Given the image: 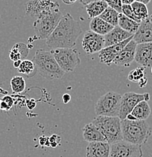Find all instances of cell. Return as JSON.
Here are the masks:
<instances>
[{
  "instance_id": "1",
  "label": "cell",
  "mask_w": 152,
  "mask_h": 157,
  "mask_svg": "<svg viewBox=\"0 0 152 157\" xmlns=\"http://www.w3.org/2000/svg\"><path fill=\"white\" fill-rule=\"evenodd\" d=\"M82 33L80 24L70 13H67L62 16L57 27L45 40V44L52 49L72 48L76 45Z\"/></svg>"
},
{
  "instance_id": "2",
  "label": "cell",
  "mask_w": 152,
  "mask_h": 157,
  "mask_svg": "<svg viewBox=\"0 0 152 157\" xmlns=\"http://www.w3.org/2000/svg\"><path fill=\"white\" fill-rule=\"evenodd\" d=\"M123 140L142 146L151 135V128L146 120H121Z\"/></svg>"
},
{
  "instance_id": "3",
  "label": "cell",
  "mask_w": 152,
  "mask_h": 157,
  "mask_svg": "<svg viewBox=\"0 0 152 157\" xmlns=\"http://www.w3.org/2000/svg\"><path fill=\"white\" fill-rule=\"evenodd\" d=\"M33 62L39 74L47 80L59 79L65 73L58 64L52 52L49 51L37 50L33 58Z\"/></svg>"
},
{
  "instance_id": "4",
  "label": "cell",
  "mask_w": 152,
  "mask_h": 157,
  "mask_svg": "<svg viewBox=\"0 0 152 157\" xmlns=\"http://www.w3.org/2000/svg\"><path fill=\"white\" fill-rule=\"evenodd\" d=\"M92 123L99 129L105 139V141L110 145L123 140L121 120L119 117L97 116Z\"/></svg>"
},
{
  "instance_id": "5",
  "label": "cell",
  "mask_w": 152,
  "mask_h": 157,
  "mask_svg": "<svg viewBox=\"0 0 152 157\" xmlns=\"http://www.w3.org/2000/svg\"><path fill=\"white\" fill-rule=\"evenodd\" d=\"M62 16L59 8H57L37 17L33 27L38 39L46 40L57 27Z\"/></svg>"
},
{
  "instance_id": "6",
  "label": "cell",
  "mask_w": 152,
  "mask_h": 157,
  "mask_svg": "<svg viewBox=\"0 0 152 157\" xmlns=\"http://www.w3.org/2000/svg\"><path fill=\"white\" fill-rule=\"evenodd\" d=\"M121 95L114 91H108L99 98L95 106L97 116L118 117L120 112Z\"/></svg>"
},
{
  "instance_id": "7",
  "label": "cell",
  "mask_w": 152,
  "mask_h": 157,
  "mask_svg": "<svg viewBox=\"0 0 152 157\" xmlns=\"http://www.w3.org/2000/svg\"><path fill=\"white\" fill-rule=\"evenodd\" d=\"M57 63L64 73H71L80 63L79 52L76 49L56 48L51 51Z\"/></svg>"
},
{
  "instance_id": "8",
  "label": "cell",
  "mask_w": 152,
  "mask_h": 157,
  "mask_svg": "<svg viewBox=\"0 0 152 157\" xmlns=\"http://www.w3.org/2000/svg\"><path fill=\"white\" fill-rule=\"evenodd\" d=\"M150 100L149 93H144V94H138V93L130 91L127 92L121 96L120 101V112L118 117L120 120H123L127 118V116L132 112L134 107L141 101H148Z\"/></svg>"
},
{
  "instance_id": "9",
  "label": "cell",
  "mask_w": 152,
  "mask_h": 157,
  "mask_svg": "<svg viewBox=\"0 0 152 157\" xmlns=\"http://www.w3.org/2000/svg\"><path fill=\"white\" fill-rule=\"evenodd\" d=\"M142 146L132 144L124 140L111 144L109 157H142Z\"/></svg>"
},
{
  "instance_id": "10",
  "label": "cell",
  "mask_w": 152,
  "mask_h": 157,
  "mask_svg": "<svg viewBox=\"0 0 152 157\" xmlns=\"http://www.w3.org/2000/svg\"><path fill=\"white\" fill-rule=\"evenodd\" d=\"M57 8H59V3L53 0H30L26 4L25 11L27 15L37 18Z\"/></svg>"
},
{
  "instance_id": "11",
  "label": "cell",
  "mask_w": 152,
  "mask_h": 157,
  "mask_svg": "<svg viewBox=\"0 0 152 157\" xmlns=\"http://www.w3.org/2000/svg\"><path fill=\"white\" fill-rule=\"evenodd\" d=\"M82 47L89 55L99 52L104 48V37L91 30H87L83 36Z\"/></svg>"
},
{
  "instance_id": "12",
  "label": "cell",
  "mask_w": 152,
  "mask_h": 157,
  "mask_svg": "<svg viewBox=\"0 0 152 157\" xmlns=\"http://www.w3.org/2000/svg\"><path fill=\"white\" fill-rule=\"evenodd\" d=\"M133 39V36L130 38L126 39L123 42L120 43L116 44V45H111V46L106 47L104 48L102 50H101L99 52V61L101 63L110 66L111 64L114 62V59L117 57V55L120 53V52L123 50V48Z\"/></svg>"
},
{
  "instance_id": "13",
  "label": "cell",
  "mask_w": 152,
  "mask_h": 157,
  "mask_svg": "<svg viewBox=\"0 0 152 157\" xmlns=\"http://www.w3.org/2000/svg\"><path fill=\"white\" fill-rule=\"evenodd\" d=\"M135 60L141 67L147 68L152 66V42L137 44Z\"/></svg>"
},
{
  "instance_id": "14",
  "label": "cell",
  "mask_w": 152,
  "mask_h": 157,
  "mask_svg": "<svg viewBox=\"0 0 152 157\" xmlns=\"http://www.w3.org/2000/svg\"><path fill=\"white\" fill-rule=\"evenodd\" d=\"M136 42L132 39L120 52V53L117 55V57L114 59L113 63L117 66H123L126 67H129L130 64L135 60V48H136Z\"/></svg>"
},
{
  "instance_id": "15",
  "label": "cell",
  "mask_w": 152,
  "mask_h": 157,
  "mask_svg": "<svg viewBox=\"0 0 152 157\" xmlns=\"http://www.w3.org/2000/svg\"><path fill=\"white\" fill-rule=\"evenodd\" d=\"M132 39L136 44L152 42V21L149 17L140 23L139 27L133 35Z\"/></svg>"
},
{
  "instance_id": "16",
  "label": "cell",
  "mask_w": 152,
  "mask_h": 157,
  "mask_svg": "<svg viewBox=\"0 0 152 157\" xmlns=\"http://www.w3.org/2000/svg\"><path fill=\"white\" fill-rule=\"evenodd\" d=\"M133 36V34L127 32L124 29L120 28L119 26L114 27L112 30L104 36V48L116 44L120 43L126 39Z\"/></svg>"
},
{
  "instance_id": "17",
  "label": "cell",
  "mask_w": 152,
  "mask_h": 157,
  "mask_svg": "<svg viewBox=\"0 0 152 157\" xmlns=\"http://www.w3.org/2000/svg\"><path fill=\"white\" fill-rule=\"evenodd\" d=\"M111 145L106 141L92 142L86 147V157H109Z\"/></svg>"
},
{
  "instance_id": "18",
  "label": "cell",
  "mask_w": 152,
  "mask_h": 157,
  "mask_svg": "<svg viewBox=\"0 0 152 157\" xmlns=\"http://www.w3.org/2000/svg\"><path fill=\"white\" fill-rule=\"evenodd\" d=\"M83 137L84 140L87 141L88 143L105 141V139H104L102 134L99 132V129L95 126L92 122L86 124L83 127Z\"/></svg>"
},
{
  "instance_id": "19",
  "label": "cell",
  "mask_w": 152,
  "mask_h": 157,
  "mask_svg": "<svg viewBox=\"0 0 152 157\" xmlns=\"http://www.w3.org/2000/svg\"><path fill=\"white\" fill-rule=\"evenodd\" d=\"M89 28L92 32L104 36L106 34H107L111 30H112L114 27L103 21L99 17H96L92 19L90 24H89Z\"/></svg>"
},
{
  "instance_id": "20",
  "label": "cell",
  "mask_w": 152,
  "mask_h": 157,
  "mask_svg": "<svg viewBox=\"0 0 152 157\" xmlns=\"http://www.w3.org/2000/svg\"><path fill=\"white\" fill-rule=\"evenodd\" d=\"M151 113V107L148 101H141L138 103L130 114L135 118V120H146Z\"/></svg>"
},
{
  "instance_id": "21",
  "label": "cell",
  "mask_w": 152,
  "mask_h": 157,
  "mask_svg": "<svg viewBox=\"0 0 152 157\" xmlns=\"http://www.w3.org/2000/svg\"><path fill=\"white\" fill-rule=\"evenodd\" d=\"M29 47L22 42L16 43L9 52V58L13 62L25 60L29 55Z\"/></svg>"
},
{
  "instance_id": "22",
  "label": "cell",
  "mask_w": 152,
  "mask_h": 157,
  "mask_svg": "<svg viewBox=\"0 0 152 157\" xmlns=\"http://www.w3.org/2000/svg\"><path fill=\"white\" fill-rule=\"evenodd\" d=\"M107 7L108 6L104 0H98L88 4L86 6V10L89 18L92 19L99 17Z\"/></svg>"
},
{
  "instance_id": "23",
  "label": "cell",
  "mask_w": 152,
  "mask_h": 157,
  "mask_svg": "<svg viewBox=\"0 0 152 157\" xmlns=\"http://www.w3.org/2000/svg\"><path fill=\"white\" fill-rule=\"evenodd\" d=\"M138 23L132 21L129 17H126L123 14L120 13L118 16V26L120 28L132 34H135L139 27Z\"/></svg>"
},
{
  "instance_id": "24",
  "label": "cell",
  "mask_w": 152,
  "mask_h": 157,
  "mask_svg": "<svg viewBox=\"0 0 152 157\" xmlns=\"http://www.w3.org/2000/svg\"><path fill=\"white\" fill-rule=\"evenodd\" d=\"M118 16L119 13L116 10L108 6L99 16V17L114 27L118 26Z\"/></svg>"
},
{
  "instance_id": "25",
  "label": "cell",
  "mask_w": 152,
  "mask_h": 157,
  "mask_svg": "<svg viewBox=\"0 0 152 157\" xmlns=\"http://www.w3.org/2000/svg\"><path fill=\"white\" fill-rule=\"evenodd\" d=\"M131 7L136 17L141 21H145L149 17L148 9L146 5L135 1L132 4H131Z\"/></svg>"
},
{
  "instance_id": "26",
  "label": "cell",
  "mask_w": 152,
  "mask_h": 157,
  "mask_svg": "<svg viewBox=\"0 0 152 157\" xmlns=\"http://www.w3.org/2000/svg\"><path fill=\"white\" fill-rule=\"evenodd\" d=\"M18 69L19 73L26 75L28 77H32L33 75H35V72L37 71V68L33 60H26V59L21 61L20 67Z\"/></svg>"
},
{
  "instance_id": "27",
  "label": "cell",
  "mask_w": 152,
  "mask_h": 157,
  "mask_svg": "<svg viewBox=\"0 0 152 157\" xmlns=\"http://www.w3.org/2000/svg\"><path fill=\"white\" fill-rule=\"evenodd\" d=\"M10 85L12 91L16 94L22 93L26 88V82L22 76H14L11 79Z\"/></svg>"
},
{
  "instance_id": "28",
  "label": "cell",
  "mask_w": 152,
  "mask_h": 157,
  "mask_svg": "<svg viewBox=\"0 0 152 157\" xmlns=\"http://www.w3.org/2000/svg\"><path fill=\"white\" fill-rule=\"evenodd\" d=\"M145 68L143 67L134 69L129 73L128 79L132 82H138L142 78L145 77Z\"/></svg>"
},
{
  "instance_id": "29",
  "label": "cell",
  "mask_w": 152,
  "mask_h": 157,
  "mask_svg": "<svg viewBox=\"0 0 152 157\" xmlns=\"http://www.w3.org/2000/svg\"><path fill=\"white\" fill-rule=\"evenodd\" d=\"M122 14H123L126 17H129V18L132 20V21L138 23V24H140V23L142 22V21L136 17L135 13H134L133 11H132L131 5H123Z\"/></svg>"
},
{
  "instance_id": "30",
  "label": "cell",
  "mask_w": 152,
  "mask_h": 157,
  "mask_svg": "<svg viewBox=\"0 0 152 157\" xmlns=\"http://www.w3.org/2000/svg\"><path fill=\"white\" fill-rule=\"evenodd\" d=\"M109 7L112 8L120 14L122 13V2L121 0H104Z\"/></svg>"
},
{
  "instance_id": "31",
  "label": "cell",
  "mask_w": 152,
  "mask_h": 157,
  "mask_svg": "<svg viewBox=\"0 0 152 157\" xmlns=\"http://www.w3.org/2000/svg\"><path fill=\"white\" fill-rule=\"evenodd\" d=\"M49 146L55 148L59 145L60 141H61V137L54 134L50 137H49Z\"/></svg>"
},
{
  "instance_id": "32",
  "label": "cell",
  "mask_w": 152,
  "mask_h": 157,
  "mask_svg": "<svg viewBox=\"0 0 152 157\" xmlns=\"http://www.w3.org/2000/svg\"><path fill=\"white\" fill-rule=\"evenodd\" d=\"M2 99L3 101L6 103V104L11 109V107L14 105V99H13L11 96H5V97L2 98Z\"/></svg>"
},
{
  "instance_id": "33",
  "label": "cell",
  "mask_w": 152,
  "mask_h": 157,
  "mask_svg": "<svg viewBox=\"0 0 152 157\" xmlns=\"http://www.w3.org/2000/svg\"><path fill=\"white\" fill-rule=\"evenodd\" d=\"M40 140V144L42 146H46L49 147V137H46L44 135H42V137H40L39 138Z\"/></svg>"
},
{
  "instance_id": "34",
  "label": "cell",
  "mask_w": 152,
  "mask_h": 157,
  "mask_svg": "<svg viewBox=\"0 0 152 157\" xmlns=\"http://www.w3.org/2000/svg\"><path fill=\"white\" fill-rule=\"evenodd\" d=\"M0 109L1 110H4V111H8L10 110L11 108L9 107V106L6 104V103L3 101L2 99H0Z\"/></svg>"
},
{
  "instance_id": "35",
  "label": "cell",
  "mask_w": 152,
  "mask_h": 157,
  "mask_svg": "<svg viewBox=\"0 0 152 157\" xmlns=\"http://www.w3.org/2000/svg\"><path fill=\"white\" fill-rule=\"evenodd\" d=\"M138 85H139V87L140 88H144L146 86L147 83H148V78H147L146 77H143L142 78L141 80H140L139 82H138Z\"/></svg>"
},
{
  "instance_id": "36",
  "label": "cell",
  "mask_w": 152,
  "mask_h": 157,
  "mask_svg": "<svg viewBox=\"0 0 152 157\" xmlns=\"http://www.w3.org/2000/svg\"><path fill=\"white\" fill-rule=\"evenodd\" d=\"M62 100H63L64 104H68V103H69V101L71 100V97L69 94H63Z\"/></svg>"
},
{
  "instance_id": "37",
  "label": "cell",
  "mask_w": 152,
  "mask_h": 157,
  "mask_svg": "<svg viewBox=\"0 0 152 157\" xmlns=\"http://www.w3.org/2000/svg\"><path fill=\"white\" fill-rule=\"evenodd\" d=\"M81 4H83L84 6H86L88 4H89V3L92 2H95V1H98V0H79Z\"/></svg>"
},
{
  "instance_id": "38",
  "label": "cell",
  "mask_w": 152,
  "mask_h": 157,
  "mask_svg": "<svg viewBox=\"0 0 152 157\" xmlns=\"http://www.w3.org/2000/svg\"><path fill=\"white\" fill-rule=\"evenodd\" d=\"M123 5H131L135 2V0H121Z\"/></svg>"
},
{
  "instance_id": "39",
  "label": "cell",
  "mask_w": 152,
  "mask_h": 157,
  "mask_svg": "<svg viewBox=\"0 0 152 157\" xmlns=\"http://www.w3.org/2000/svg\"><path fill=\"white\" fill-rule=\"evenodd\" d=\"M76 1H77V0H62V2H63L66 5L73 4V3L76 2Z\"/></svg>"
},
{
  "instance_id": "40",
  "label": "cell",
  "mask_w": 152,
  "mask_h": 157,
  "mask_svg": "<svg viewBox=\"0 0 152 157\" xmlns=\"http://www.w3.org/2000/svg\"><path fill=\"white\" fill-rule=\"evenodd\" d=\"M135 1L136 2H141V3H143V4L145 5H148V3L150 2L151 1V0H135Z\"/></svg>"
},
{
  "instance_id": "41",
  "label": "cell",
  "mask_w": 152,
  "mask_h": 157,
  "mask_svg": "<svg viewBox=\"0 0 152 157\" xmlns=\"http://www.w3.org/2000/svg\"><path fill=\"white\" fill-rule=\"evenodd\" d=\"M21 61H22V60H17V61H14V67L18 68L19 67H20Z\"/></svg>"
},
{
  "instance_id": "42",
  "label": "cell",
  "mask_w": 152,
  "mask_h": 157,
  "mask_svg": "<svg viewBox=\"0 0 152 157\" xmlns=\"http://www.w3.org/2000/svg\"><path fill=\"white\" fill-rule=\"evenodd\" d=\"M151 73H152V66H151Z\"/></svg>"
}]
</instances>
